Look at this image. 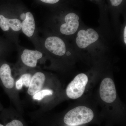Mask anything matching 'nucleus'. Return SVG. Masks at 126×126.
<instances>
[{
  "mask_svg": "<svg viewBox=\"0 0 126 126\" xmlns=\"http://www.w3.org/2000/svg\"><path fill=\"white\" fill-rule=\"evenodd\" d=\"M0 27L4 31L11 28L15 31H18L22 28V22L18 19H9L0 15Z\"/></svg>",
  "mask_w": 126,
  "mask_h": 126,
  "instance_id": "9d476101",
  "label": "nucleus"
},
{
  "mask_svg": "<svg viewBox=\"0 0 126 126\" xmlns=\"http://www.w3.org/2000/svg\"><path fill=\"white\" fill-rule=\"evenodd\" d=\"M45 76L43 73L38 72L32 77L27 93L31 96H33L40 91L45 81Z\"/></svg>",
  "mask_w": 126,
  "mask_h": 126,
  "instance_id": "6e6552de",
  "label": "nucleus"
},
{
  "mask_svg": "<svg viewBox=\"0 0 126 126\" xmlns=\"http://www.w3.org/2000/svg\"><path fill=\"white\" fill-rule=\"evenodd\" d=\"M6 126H24L22 123L18 120H14L7 124Z\"/></svg>",
  "mask_w": 126,
  "mask_h": 126,
  "instance_id": "4468645a",
  "label": "nucleus"
},
{
  "mask_svg": "<svg viewBox=\"0 0 126 126\" xmlns=\"http://www.w3.org/2000/svg\"><path fill=\"white\" fill-rule=\"evenodd\" d=\"M123 0H110L111 4L113 6H118L121 4Z\"/></svg>",
  "mask_w": 126,
  "mask_h": 126,
  "instance_id": "2eb2a0df",
  "label": "nucleus"
},
{
  "mask_svg": "<svg viewBox=\"0 0 126 126\" xmlns=\"http://www.w3.org/2000/svg\"><path fill=\"white\" fill-rule=\"evenodd\" d=\"M22 31L28 37L33 35L35 30V23L33 16L30 12L25 14V17L22 22Z\"/></svg>",
  "mask_w": 126,
  "mask_h": 126,
  "instance_id": "9b49d317",
  "label": "nucleus"
},
{
  "mask_svg": "<svg viewBox=\"0 0 126 126\" xmlns=\"http://www.w3.org/2000/svg\"><path fill=\"white\" fill-rule=\"evenodd\" d=\"M42 53L37 50L26 49L23 51L21 58L24 64L30 67H36L37 61L42 58Z\"/></svg>",
  "mask_w": 126,
  "mask_h": 126,
  "instance_id": "0eeeda50",
  "label": "nucleus"
},
{
  "mask_svg": "<svg viewBox=\"0 0 126 126\" xmlns=\"http://www.w3.org/2000/svg\"><path fill=\"white\" fill-rule=\"evenodd\" d=\"M88 81V77L84 73L79 74L69 84L66 90V93L69 98L76 99L83 94Z\"/></svg>",
  "mask_w": 126,
  "mask_h": 126,
  "instance_id": "f03ea898",
  "label": "nucleus"
},
{
  "mask_svg": "<svg viewBox=\"0 0 126 126\" xmlns=\"http://www.w3.org/2000/svg\"><path fill=\"white\" fill-rule=\"evenodd\" d=\"M126 27L125 26L124 28V41L125 44H126Z\"/></svg>",
  "mask_w": 126,
  "mask_h": 126,
  "instance_id": "f3484780",
  "label": "nucleus"
},
{
  "mask_svg": "<svg viewBox=\"0 0 126 126\" xmlns=\"http://www.w3.org/2000/svg\"><path fill=\"white\" fill-rule=\"evenodd\" d=\"M0 78L5 87L9 89L14 87L15 80L11 77L10 67L7 64H2L0 67Z\"/></svg>",
  "mask_w": 126,
  "mask_h": 126,
  "instance_id": "1a4fd4ad",
  "label": "nucleus"
},
{
  "mask_svg": "<svg viewBox=\"0 0 126 126\" xmlns=\"http://www.w3.org/2000/svg\"><path fill=\"white\" fill-rule=\"evenodd\" d=\"M99 94L102 100L107 103H112L116 100V91L112 79L108 78L104 79L100 84Z\"/></svg>",
  "mask_w": 126,
  "mask_h": 126,
  "instance_id": "7ed1b4c3",
  "label": "nucleus"
},
{
  "mask_svg": "<svg viewBox=\"0 0 126 126\" xmlns=\"http://www.w3.org/2000/svg\"><path fill=\"white\" fill-rule=\"evenodd\" d=\"M42 2L48 4H54L58 2L59 0H40Z\"/></svg>",
  "mask_w": 126,
  "mask_h": 126,
  "instance_id": "dca6fc26",
  "label": "nucleus"
},
{
  "mask_svg": "<svg viewBox=\"0 0 126 126\" xmlns=\"http://www.w3.org/2000/svg\"><path fill=\"white\" fill-rule=\"evenodd\" d=\"M94 117L92 109L85 106H79L70 110L64 117L65 124L77 126L90 122Z\"/></svg>",
  "mask_w": 126,
  "mask_h": 126,
  "instance_id": "f257e3e1",
  "label": "nucleus"
},
{
  "mask_svg": "<svg viewBox=\"0 0 126 126\" xmlns=\"http://www.w3.org/2000/svg\"><path fill=\"white\" fill-rule=\"evenodd\" d=\"M31 75L30 74H24L20 78L16 81V87L18 90H20L24 85L29 87L32 79Z\"/></svg>",
  "mask_w": 126,
  "mask_h": 126,
  "instance_id": "f8f14e48",
  "label": "nucleus"
},
{
  "mask_svg": "<svg viewBox=\"0 0 126 126\" xmlns=\"http://www.w3.org/2000/svg\"><path fill=\"white\" fill-rule=\"evenodd\" d=\"M45 45L48 50L58 56H63L66 52L65 43L60 38L57 36H50L45 41Z\"/></svg>",
  "mask_w": 126,
  "mask_h": 126,
  "instance_id": "423d86ee",
  "label": "nucleus"
},
{
  "mask_svg": "<svg viewBox=\"0 0 126 126\" xmlns=\"http://www.w3.org/2000/svg\"><path fill=\"white\" fill-rule=\"evenodd\" d=\"M0 126H4L3 125H1V124H0Z\"/></svg>",
  "mask_w": 126,
  "mask_h": 126,
  "instance_id": "a211bd4d",
  "label": "nucleus"
},
{
  "mask_svg": "<svg viewBox=\"0 0 126 126\" xmlns=\"http://www.w3.org/2000/svg\"><path fill=\"white\" fill-rule=\"evenodd\" d=\"M79 17L74 13H70L65 16V23L60 26L61 33L66 35L73 34L77 32L79 26Z\"/></svg>",
  "mask_w": 126,
  "mask_h": 126,
  "instance_id": "39448f33",
  "label": "nucleus"
},
{
  "mask_svg": "<svg viewBox=\"0 0 126 126\" xmlns=\"http://www.w3.org/2000/svg\"><path fill=\"white\" fill-rule=\"evenodd\" d=\"M53 90L50 89H44L41 90L33 96V98L35 100H41L46 96L52 95L53 94Z\"/></svg>",
  "mask_w": 126,
  "mask_h": 126,
  "instance_id": "ddd939ff",
  "label": "nucleus"
},
{
  "mask_svg": "<svg viewBox=\"0 0 126 126\" xmlns=\"http://www.w3.org/2000/svg\"><path fill=\"white\" fill-rule=\"evenodd\" d=\"M76 43L79 48L83 49L94 43L99 38V35L93 29L82 30L78 32Z\"/></svg>",
  "mask_w": 126,
  "mask_h": 126,
  "instance_id": "20e7f679",
  "label": "nucleus"
}]
</instances>
